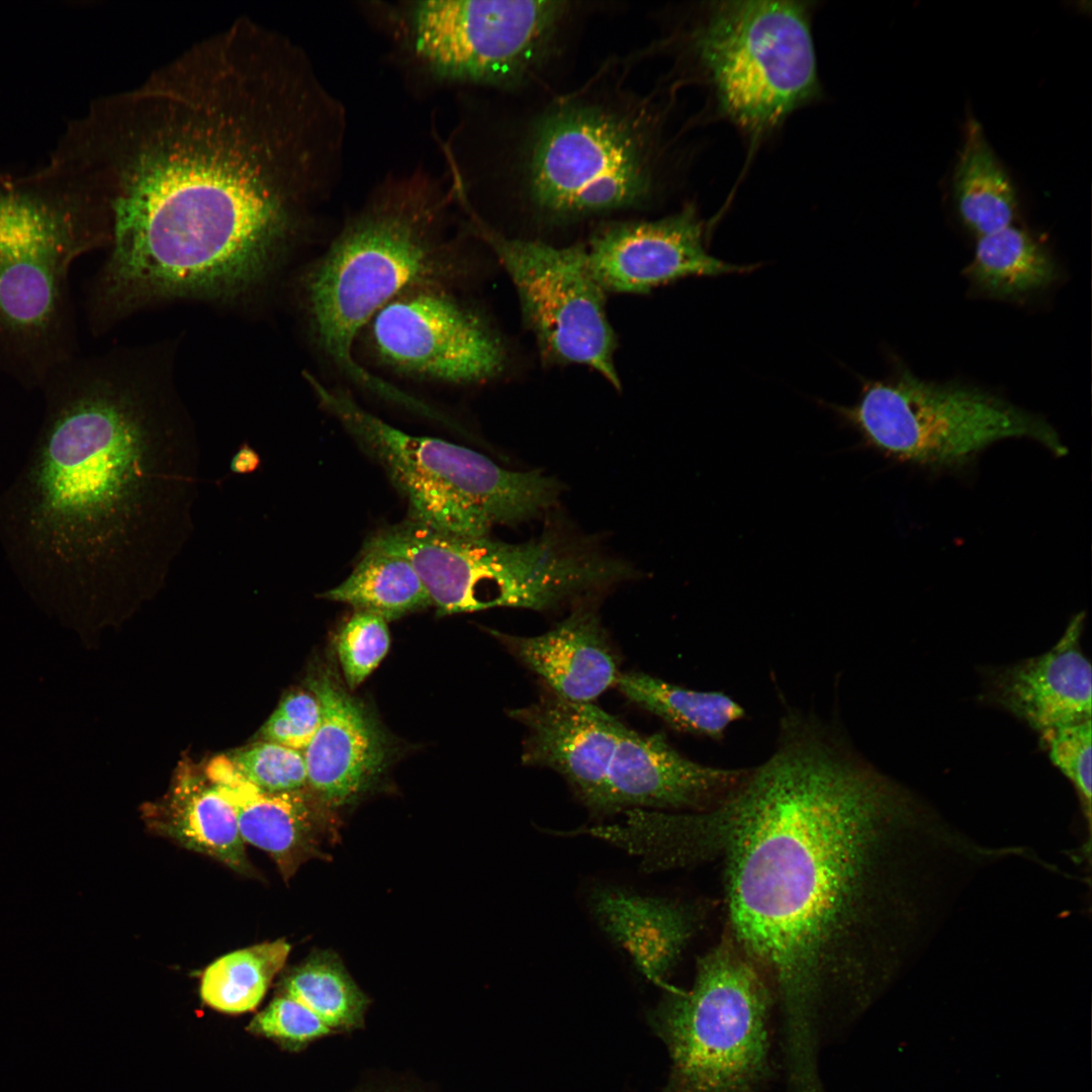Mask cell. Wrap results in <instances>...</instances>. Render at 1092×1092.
Listing matches in <instances>:
<instances>
[{"instance_id": "8", "label": "cell", "mask_w": 1092, "mask_h": 1092, "mask_svg": "<svg viewBox=\"0 0 1092 1092\" xmlns=\"http://www.w3.org/2000/svg\"><path fill=\"white\" fill-rule=\"evenodd\" d=\"M862 445L889 458L930 469L965 465L994 443L1034 441L1056 456L1068 450L1043 418L987 390L937 383L906 368L863 382L851 405L823 402Z\"/></svg>"}, {"instance_id": "12", "label": "cell", "mask_w": 1092, "mask_h": 1092, "mask_svg": "<svg viewBox=\"0 0 1092 1092\" xmlns=\"http://www.w3.org/2000/svg\"><path fill=\"white\" fill-rule=\"evenodd\" d=\"M558 1H425L410 12L420 57L437 73L506 81L534 64L565 11Z\"/></svg>"}, {"instance_id": "7", "label": "cell", "mask_w": 1092, "mask_h": 1092, "mask_svg": "<svg viewBox=\"0 0 1092 1092\" xmlns=\"http://www.w3.org/2000/svg\"><path fill=\"white\" fill-rule=\"evenodd\" d=\"M772 991L726 925L688 990L667 988L650 1014L670 1072L661 1092H760L769 1071Z\"/></svg>"}, {"instance_id": "9", "label": "cell", "mask_w": 1092, "mask_h": 1092, "mask_svg": "<svg viewBox=\"0 0 1092 1092\" xmlns=\"http://www.w3.org/2000/svg\"><path fill=\"white\" fill-rule=\"evenodd\" d=\"M694 42L721 111L753 136L775 129L820 91L805 2H715Z\"/></svg>"}, {"instance_id": "26", "label": "cell", "mask_w": 1092, "mask_h": 1092, "mask_svg": "<svg viewBox=\"0 0 1092 1092\" xmlns=\"http://www.w3.org/2000/svg\"><path fill=\"white\" fill-rule=\"evenodd\" d=\"M968 275L981 290L1017 298L1051 285L1058 269L1050 253L1014 224L977 238Z\"/></svg>"}, {"instance_id": "17", "label": "cell", "mask_w": 1092, "mask_h": 1092, "mask_svg": "<svg viewBox=\"0 0 1092 1092\" xmlns=\"http://www.w3.org/2000/svg\"><path fill=\"white\" fill-rule=\"evenodd\" d=\"M1085 613L1046 652L983 671L982 698L1038 733L1091 720L1092 669L1081 648Z\"/></svg>"}, {"instance_id": "24", "label": "cell", "mask_w": 1092, "mask_h": 1092, "mask_svg": "<svg viewBox=\"0 0 1092 1092\" xmlns=\"http://www.w3.org/2000/svg\"><path fill=\"white\" fill-rule=\"evenodd\" d=\"M953 190L960 215L977 238L1013 224L1014 187L974 117L966 122Z\"/></svg>"}, {"instance_id": "23", "label": "cell", "mask_w": 1092, "mask_h": 1092, "mask_svg": "<svg viewBox=\"0 0 1092 1092\" xmlns=\"http://www.w3.org/2000/svg\"><path fill=\"white\" fill-rule=\"evenodd\" d=\"M149 824L187 849L215 858L240 874H252L236 811L205 775L180 777Z\"/></svg>"}, {"instance_id": "20", "label": "cell", "mask_w": 1092, "mask_h": 1092, "mask_svg": "<svg viewBox=\"0 0 1092 1092\" xmlns=\"http://www.w3.org/2000/svg\"><path fill=\"white\" fill-rule=\"evenodd\" d=\"M602 931L631 958L645 977L664 987L665 979L707 917V905L597 887L588 897Z\"/></svg>"}, {"instance_id": "28", "label": "cell", "mask_w": 1092, "mask_h": 1092, "mask_svg": "<svg viewBox=\"0 0 1092 1092\" xmlns=\"http://www.w3.org/2000/svg\"><path fill=\"white\" fill-rule=\"evenodd\" d=\"M290 951L285 939L266 941L229 952L203 972L200 995L204 1003L225 1013L253 1010L264 998Z\"/></svg>"}, {"instance_id": "29", "label": "cell", "mask_w": 1092, "mask_h": 1092, "mask_svg": "<svg viewBox=\"0 0 1092 1092\" xmlns=\"http://www.w3.org/2000/svg\"><path fill=\"white\" fill-rule=\"evenodd\" d=\"M283 994L300 1002L333 1032L359 1025L368 999L332 951H316L293 968Z\"/></svg>"}, {"instance_id": "5", "label": "cell", "mask_w": 1092, "mask_h": 1092, "mask_svg": "<svg viewBox=\"0 0 1092 1092\" xmlns=\"http://www.w3.org/2000/svg\"><path fill=\"white\" fill-rule=\"evenodd\" d=\"M363 548L407 559L439 616L504 607L549 610L624 576L620 561L553 532L508 543L406 518L371 535Z\"/></svg>"}, {"instance_id": "15", "label": "cell", "mask_w": 1092, "mask_h": 1092, "mask_svg": "<svg viewBox=\"0 0 1092 1092\" xmlns=\"http://www.w3.org/2000/svg\"><path fill=\"white\" fill-rule=\"evenodd\" d=\"M704 221L692 205L653 221L621 222L598 233L585 248L603 289L642 293L686 277H717L753 271L709 253Z\"/></svg>"}, {"instance_id": "19", "label": "cell", "mask_w": 1092, "mask_h": 1092, "mask_svg": "<svg viewBox=\"0 0 1092 1092\" xmlns=\"http://www.w3.org/2000/svg\"><path fill=\"white\" fill-rule=\"evenodd\" d=\"M321 722L304 749L307 789L327 808L348 804L380 772L386 745L362 704L327 671L309 680Z\"/></svg>"}, {"instance_id": "2", "label": "cell", "mask_w": 1092, "mask_h": 1092, "mask_svg": "<svg viewBox=\"0 0 1092 1092\" xmlns=\"http://www.w3.org/2000/svg\"><path fill=\"white\" fill-rule=\"evenodd\" d=\"M31 452L0 498V538L32 587L130 611L194 529L200 445L171 403L77 356L41 387Z\"/></svg>"}, {"instance_id": "35", "label": "cell", "mask_w": 1092, "mask_h": 1092, "mask_svg": "<svg viewBox=\"0 0 1092 1092\" xmlns=\"http://www.w3.org/2000/svg\"><path fill=\"white\" fill-rule=\"evenodd\" d=\"M260 463L258 452L248 443H244L232 457L230 469L237 474H248L256 471Z\"/></svg>"}, {"instance_id": "27", "label": "cell", "mask_w": 1092, "mask_h": 1092, "mask_svg": "<svg viewBox=\"0 0 1092 1092\" xmlns=\"http://www.w3.org/2000/svg\"><path fill=\"white\" fill-rule=\"evenodd\" d=\"M323 597L347 604L355 612L376 615L386 622L433 606L421 577L407 559L370 548L362 549L350 575Z\"/></svg>"}, {"instance_id": "33", "label": "cell", "mask_w": 1092, "mask_h": 1092, "mask_svg": "<svg viewBox=\"0 0 1092 1092\" xmlns=\"http://www.w3.org/2000/svg\"><path fill=\"white\" fill-rule=\"evenodd\" d=\"M321 705L311 692L287 695L261 729L263 741L304 751L321 722Z\"/></svg>"}, {"instance_id": "4", "label": "cell", "mask_w": 1092, "mask_h": 1092, "mask_svg": "<svg viewBox=\"0 0 1092 1092\" xmlns=\"http://www.w3.org/2000/svg\"><path fill=\"white\" fill-rule=\"evenodd\" d=\"M441 205L421 186L386 192L343 230L303 283L309 327L324 354L353 382L398 403L403 392L358 364L354 345L397 295L452 273Z\"/></svg>"}, {"instance_id": "14", "label": "cell", "mask_w": 1092, "mask_h": 1092, "mask_svg": "<svg viewBox=\"0 0 1092 1092\" xmlns=\"http://www.w3.org/2000/svg\"><path fill=\"white\" fill-rule=\"evenodd\" d=\"M749 770L698 762L674 748L664 733L642 734L623 724L606 775L601 814L710 812L737 794Z\"/></svg>"}, {"instance_id": "1", "label": "cell", "mask_w": 1092, "mask_h": 1092, "mask_svg": "<svg viewBox=\"0 0 1092 1092\" xmlns=\"http://www.w3.org/2000/svg\"><path fill=\"white\" fill-rule=\"evenodd\" d=\"M728 807L726 925L772 991L786 1066L806 1072L822 1024L928 945L983 849L796 710Z\"/></svg>"}, {"instance_id": "22", "label": "cell", "mask_w": 1092, "mask_h": 1092, "mask_svg": "<svg viewBox=\"0 0 1092 1092\" xmlns=\"http://www.w3.org/2000/svg\"><path fill=\"white\" fill-rule=\"evenodd\" d=\"M730 831L727 803L703 813L625 811L620 823L573 831L606 841L639 858L647 873L687 868L723 855Z\"/></svg>"}, {"instance_id": "10", "label": "cell", "mask_w": 1092, "mask_h": 1092, "mask_svg": "<svg viewBox=\"0 0 1092 1092\" xmlns=\"http://www.w3.org/2000/svg\"><path fill=\"white\" fill-rule=\"evenodd\" d=\"M653 129L637 109L588 102L554 109L533 135L528 163L533 203L568 218L643 201L655 182Z\"/></svg>"}, {"instance_id": "25", "label": "cell", "mask_w": 1092, "mask_h": 1092, "mask_svg": "<svg viewBox=\"0 0 1092 1092\" xmlns=\"http://www.w3.org/2000/svg\"><path fill=\"white\" fill-rule=\"evenodd\" d=\"M616 688L672 729L713 741H721L728 728L746 716L723 692L691 690L643 672L621 673Z\"/></svg>"}, {"instance_id": "32", "label": "cell", "mask_w": 1092, "mask_h": 1092, "mask_svg": "<svg viewBox=\"0 0 1092 1092\" xmlns=\"http://www.w3.org/2000/svg\"><path fill=\"white\" fill-rule=\"evenodd\" d=\"M1091 720L1039 733L1051 761L1070 780L1091 824Z\"/></svg>"}, {"instance_id": "11", "label": "cell", "mask_w": 1092, "mask_h": 1092, "mask_svg": "<svg viewBox=\"0 0 1092 1092\" xmlns=\"http://www.w3.org/2000/svg\"><path fill=\"white\" fill-rule=\"evenodd\" d=\"M475 229L511 277L544 355L587 366L620 388L606 291L593 275L585 247H554L507 238L481 224Z\"/></svg>"}, {"instance_id": "16", "label": "cell", "mask_w": 1092, "mask_h": 1092, "mask_svg": "<svg viewBox=\"0 0 1092 1092\" xmlns=\"http://www.w3.org/2000/svg\"><path fill=\"white\" fill-rule=\"evenodd\" d=\"M526 728L525 764L550 768L580 801L601 814L606 775L624 723L593 703H575L552 692L511 711Z\"/></svg>"}, {"instance_id": "30", "label": "cell", "mask_w": 1092, "mask_h": 1092, "mask_svg": "<svg viewBox=\"0 0 1092 1092\" xmlns=\"http://www.w3.org/2000/svg\"><path fill=\"white\" fill-rule=\"evenodd\" d=\"M228 757L250 783L263 791L287 793L307 788L303 751L262 741Z\"/></svg>"}, {"instance_id": "3", "label": "cell", "mask_w": 1092, "mask_h": 1092, "mask_svg": "<svg viewBox=\"0 0 1092 1092\" xmlns=\"http://www.w3.org/2000/svg\"><path fill=\"white\" fill-rule=\"evenodd\" d=\"M109 237L102 194L63 152L32 173L0 174V373L40 390L76 357L70 270Z\"/></svg>"}, {"instance_id": "34", "label": "cell", "mask_w": 1092, "mask_h": 1092, "mask_svg": "<svg viewBox=\"0 0 1092 1092\" xmlns=\"http://www.w3.org/2000/svg\"><path fill=\"white\" fill-rule=\"evenodd\" d=\"M249 1029L290 1043H304L332 1032L308 1008L283 993L253 1018Z\"/></svg>"}, {"instance_id": "31", "label": "cell", "mask_w": 1092, "mask_h": 1092, "mask_svg": "<svg viewBox=\"0 0 1092 1092\" xmlns=\"http://www.w3.org/2000/svg\"><path fill=\"white\" fill-rule=\"evenodd\" d=\"M387 622L376 615L355 612L337 638V651L347 685L357 688L376 668L389 649Z\"/></svg>"}, {"instance_id": "13", "label": "cell", "mask_w": 1092, "mask_h": 1092, "mask_svg": "<svg viewBox=\"0 0 1092 1092\" xmlns=\"http://www.w3.org/2000/svg\"><path fill=\"white\" fill-rule=\"evenodd\" d=\"M366 328L376 359L405 375L469 384L495 377L506 365L496 334L439 284L400 293Z\"/></svg>"}, {"instance_id": "6", "label": "cell", "mask_w": 1092, "mask_h": 1092, "mask_svg": "<svg viewBox=\"0 0 1092 1092\" xmlns=\"http://www.w3.org/2000/svg\"><path fill=\"white\" fill-rule=\"evenodd\" d=\"M320 403L387 473L405 497L408 518L463 536L488 535L555 502L557 481L538 470L500 467L472 449L405 433L360 406L348 393L306 375Z\"/></svg>"}, {"instance_id": "21", "label": "cell", "mask_w": 1092, "mask_h": 1092, "mask_svg": "<svg viewBox=\"0 0 1092 1092\" xmlns=\"http://www.w3.org/2000/svg\"><path fill=\"white\" fill-rule=\"evenodd\" d=\"M555 695L593 703L616 687L619 663L598 614L579 607L551 630L532 637L493 632Z\"/></svg>"}, {"instance_id": "18", "label": "cell", "mask_w": 1092, "mask_h": 1092, "mask_svg": "<svg viewBox=\"0 0 1092 1092\" xmlns=\"http://www.w3.org/2000/svg\"><path fill=\"white\" fill-rule=\"evenodd\" d=\"M205 777L233 805L245 842L266 851L287 882L304 862L330 856L336 824L306 791L269 793L250 783L228 755L212 758Z\"/></svg>"}]
</instances>
